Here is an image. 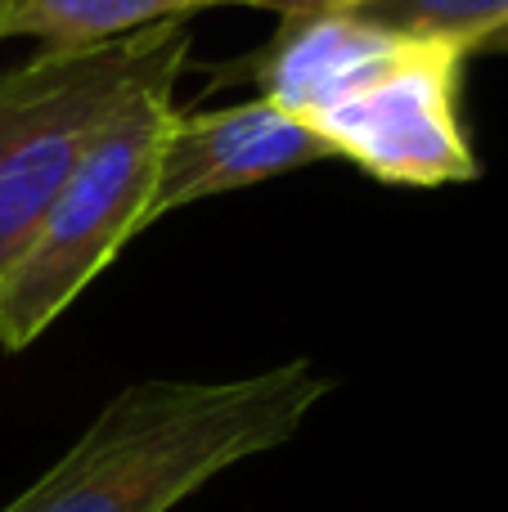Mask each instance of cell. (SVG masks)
<instances>
[{
    "instance_id": "cell-10",
    "label": "cell",
    "mask_w": 508,
    "mask_h": 512,
    "mask_svg": "<svg viewBox=\"0 0 508 512\" xmlns=\"http://www.w3.org/2000/svg\"><path fill=\"white\" fill-rule=\"evenodd\" d=\"M473 54H508V23L500 27V32H491V36H486V41L477 45Z\"/></svg>"
},
{
    "instance_id": "cell-4",
    "label": "cell",
    "mask_w": 508,
    "mask_h": 512,
    "mask_svg": "<svg viewBox=\"0 0 508 512\" xmlns=\"http://www.w3.org/2000/svg\"><path fill=\"white\" fill-rule=\"evenodd\" d=\"M468 59L473 50L459 41H401L306 126L333 158L383 185H468L482 176L459 117Z\"/></svg>"
},
{
    "instance_id": "cell-7",
    "label": "cell",
    "mask_w": 508,
    "mask_h": 512,
    "mask_svg": "<svg viewBox=\"0 0 508 512\" xmlns=\"http://www.w3.org/2000/svg\"><path fill=\"white\" fill-rule=\"evenodd\" d=\"M212 0H18L0 18V41L32 36L41 50H90L158 23H180Z\"/></svg>"
},
{
    "instance_id": "cell-1",
    "label": "cell",
    "mask_w": 508,
    "mask_h": 512,
    "mask_svg": "<svg viewBox=\"0 0 508 512\" xmlns=\"http://www.w3.org/2000/svg\"><path fill=\"white\" fill-rule=\"evenodd\" d=\"M333 387L311 360L131 382L0 512H171L221 472L288 445Z\"/></svg>"
},
{
    "instance_id": "cell-5",
    "label": "cell",
    "mask_w": 508,
    "mask_h": 512,
    "mask_svg": "<svg viewBox=\"0 0 508 512\" xmlns=\"http://www.w3.org/2000/svg\"><path fill=\"white\" fill-rule=\"evenodd\" d=\"M324 158H333L329 144L302 117L284 113L261 95L248 104L207 108V113L176 108L167 140H162L149 207H144V230L180 207L248 185H266V180H279Z\"/></svg>"
},
{
    "instance_id": "cell-8",
    "label": "cell",
    "mask_w": 508,
    "mask_h": 512,
    "mask_svg": "<svg viewBox=\"0 0 508 512\" xmlns=\"http://www.w3.org/2000/svg\"><path fill=\"white\" fill-rule=\"evenodd\" d=\"M342 14L396 41H459L477 50L508 23V0H365Z\"/></svg>"
},
{
    "instance_id": "cell-2",
    "label": "cell",
    "mask_w": 508,
    "mask_h": 512,
    "mask_svg": "<svg viewBox=\"0 0 508 512\" xmlns=\"http://www.w3.org/2000/svg\"><path fill=\"white\" fill-rule=\"evenodd\" d=\"M189 50L194 27L180 18L90 50H41L0 72V270L104 135L185 77Z\"/></svg>"
},
{
    "instance_id": "cell-3",
    "label": "cell",
    "mask_w": 508,
    "mask_h": 512,
    "mask_svg": "<svg viewBox=\"0 0 508 512\" xmlns=\"http://www.w3.org/2000/svg\"><path fill=\"white\" fill-rule=\"evenodd\" d=\"M176 117V86L144 95L50 198L0 270V346H32L108 261L144 234L162 140Z\"/></svg>"
},
{
    "instance_id": "cell-11",
    "label": "cell",
    "mask_w": 508,
    "mask_h": 512,
    "mask_svg": "<svg viewBox=\"0 0 508 512\" xmlns=\"http://www.w3.org/2000/svg\"><path fill=\"white\" fill-rule=\"evenodd\" d=\"M14 5H18V0H0V18H5L9 9H14Z\"/></svg>"
},
{
    "instance_id": "cell-9",
    "label": "cell",
    "mask_w": 508,
    "mask_h": 512,
    "mask_svg": "<svg viewBox=\"0 0 508 512\" xmlns=\"http://www.w3.org/2000/svg\"><path fill=\"white\" fill-rule=\"evenodd\" d=\"M212 5H248V9H270L279 18H306V14H342L365 0H212Z\"/></svg>"
},
{
    "instance_id": "cell-6",
    "label": "cell",
    "mask_w": 508,
    "mask_h": 512,
    "mask_svg": "<svg viewBox=\"0 0 508 512\" xmlns=\"http://www.w3.org/2000/svg\"><path fill=\"white\" fill-rule=\"evenodd\" d=\"M396 45H401L396 36L374 32L351 14L284 18L261 50L230 59L225 68H207V81L212 86H257L261 99L306 122L356 77H365L374 63H383Z\"/></svg>"
}]
</instances>
